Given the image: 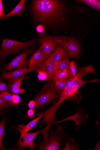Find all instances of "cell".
Segmentation results:
<instances>
[{
  "label": "cell",
  "mask_w": 100,
  "mask_h": 150,
  "mask_svg": "<svg viewBox=\"0 0 100 150\" xmlns=\"http://www.w3.org/2000/svg\"><path fill=\"white\" fill-rule=\"evenodd\" d=\"M78 73L74 78L66 81V88L60 95L57 101L44 112L41 123L46 124V127H50L52 123L56 122L55 116L59 107L67 99H71L74 97L80 87L85 84L98 83L100 81V80L97 79L89 81L86 79L84 80L82 79L83 76L86 75L89 72L96 73V70L92 65L80 68L78 69Z\"/></svg>",
  "instance_id": "obj_1"
},
{
  "label": "cell",
  "mask_w": 100,
  "mask_h": 150,
  "mask_svg": "<svg viewBox=\"0 0 100 150\" xmlns=\"http://www.w3.org/2000/svg\"><path fill=\"white\" fill-rule=\"evenodd\" d=\"M32 9L37 18L49 23L62 17L64 6L61 2L57 0H36L33 1Z\"/></svg>",
  "instance_id": "obj_2"
},
{
  "label": "cell",
  "mask_w": 100,
  "mask_h": 150,
  "mask_svg": "<svg viewBox=\"0 0 100 150\" xmlns=\"http://www.w3.org/2000/svg\"><path fill=\"white\" fill-rule=\"evenodd\" d=\"M1 47L0 49V64L2 65L7 57L9 54L19 53L22 50H25L31 47L33 40L21 42L13 39H2Z\"/></svg>",
  "instance_id": "obj_3"
},
{
  "label": "cell",
  "mask_w": 100,
  "mask_h": 150,
  "mask_svg": "<svg viewBox=\"0 0 100 150\" xmlns=\"http://www.w3.org/2000/svg\"><path fill=\"white\" fill-rule=\"evenodd\" d=\"M60 94L55 90L53 83L48 82L43 87L33 100L35 102V110L46 104L50 101L59 97Z\"/></svg>",
  "instance_id": "obj_4"
},
{
  "label": "cell",
  "mask_w": 100,
  "mask_h": 150,
  "mask_svg": "<svg viewBox=\"0 0 100 150\" xmlns=\"http://www.w3.org/2000/svg\"><path fill=\"white\" fill-rule=\"evenodd\" d=\"M64 134L62 126H58L55 131L50 130V134L47 140L40 144L39 150H60L61 143L64 138Z\"/></svg>",
  "instance_id": "obj_5"
},
{
  "label": "cell",
  "mask_w": 100,
  "mask_h": 150,
  "mask_svg": "<svg viewBox=\"0 0 100 150\" xmlns=\"http://www.w3.org/2000/svg\"><path fill=\"white\" fill-rule=\"evenodd\" d=\"M54 39L57 43L65 50L70 58L79 57L81 48L79 43L76 39L63 36L55 37Z\"/></svg>",
  "instance_id": "obj_6"
},
{
  "label": "cell",
  "mask_w": 100,
  "mask_h": 150,
  "mask_svg": "<svg viewBox=\"0 0 100 150\" xmlns=\"http://www.w3.org/2000/svg\"><path fill=\"white\" fill-rule=\"evenodd\" d=\"M32 52L31 49L25 50L24 52L13 59L9 63L5 65L1 70V72L27 68L30 59H27V56L29 55Z\"/></svg>",
  "instance_id": "obj_7"
},
{
  "label": "cell",
  "mask_w": 100,
  "mask_h": 150,
  "mask_svg": "<svg viewBox=\"0 0 100 150\" xmlns=\"http://www.w3.org/2000/svg\"><path fill=\"white\" fill-rule=\"evenodd\" d=\"M35 71V66L16 69L11 71H5L3 74L0 75V77L4 80L9 81L18 79L24 77L28 73Z\"/></svg>",
  "instance_id": "obj_8"
},
{
  "label": "cell",
  "mask_w": 100,
  "mask_h": 150,
  "mask_svg": "<svg viewBox=\"0 0 100 150\" xmlns=\"http://www.w3.org/2000/svg\"><path fill=\"white\" fill-rule=\"evenodd\" d=\"M38 42L40 45L39 49L47 55L50 54L56 46L57 43L54 37L47 35L40 37Z\"/></svg>",
  "instance_id": "obj_9"
},
{
  "label": "cell",
  "mask_w": 100,
  "mask_h": 150,
  "mask_svg": "<svg viewBox=\"0 0 100 150\" xmlns=\"http://www.w3.org/2000/svg\"><path fill=\"white\" fill-rule=\"evenodd\" d=\"M44 130L42 129L37 132L27 133L23 136L22 140L17 141L18 145L21 149H23L26 146H28L30 150L35 149L37 146V145L33 143V141L36 136L38 134L42 132Z\"/></svg>",
  "instance_id": "obj_10"
},
{
  "label": "cell",
  "mask_w": 100,
  "mask_h": 150,
  "mask_svg": "<svg viewBox=\"0 0 100 150\" xmlns=\"http://www.w3.org/2000/svg\"><path fill=\"white\" fill-rule=\"evenodd\" d=\"M37 66V72L40 70L46 72L48 75V82H51L52 77L55 69V64L50 58H48L42 64Z\"/></svg>",
  "instance_id": "obj_11"
},
{
  "label": "cell",
  "mask_w": 100,
  "mask_h": 150,
  "mask_svg": "<svg viewBox=\"0 0 100 150\" xmlns=\"http://www.w3.org/2000/svg\"><path fill=\"white\" fill-rule=\"evenodd\" d=\"M41 113V114H39L37 117L30 122L26 125L22 124L18 125L17 127H14L21 134L19 139L17 141H21L25 134L35 126L44 114V112Z\"/></svg>",
  "instance_id": "obj_12"
},
{
  "label": "cell",
  "mask_w": 100,
  "mask_h": 150,
  "mask_svg": "<svg viewBox=\"0 0 100 150\" xmlns=\"http://www.w3.org/2000/svg\"><path fill=\"white\" fill-rule=\"evenodd\" d=\"M48 57L51 58L54 63L60 62L65 59L70 58L65 50L60 45L57 46L49 54Z\"/></svg>",
  "instance_id": "obj_13"
},
{
  "label": "cell",
  "mask_w": 100,
  "mask_h": 150,
  "mask_svg": "<svg viewBox=\"0 0 100 150\" xmlns=\"http://www.w3.org/2000/svg\"><path fill=\"white\" fill-rule=\"evenodd\" d=\"M26 77H24L18 79L8 81V91L12 94L23 93L26 91L24 88H20L22 81Z\"/></svg>",
  "instance_id": "obj_14"
},
{
  "label": "cell",
  "mask_w": 100,
  "mask_h": 150,
  "mask_svg": "<svg viewBox=\"0 0 100 150\" xmlns=\"http://www.w3.org/2000/svg\"><path fill=\"white\" fill-rule=\"evenodd\" d=\"M49 55H47L40 50L36 51L30 59L28 67H33L43 63L48 58Z\"/></svg>",
  "instance_id": "obj_15"
},
{
  "label": "cell",
  "mask_w": 100,
  "mask_h": 150,
  "mask_svg": "<svg viewBox=\"0 0 100 150\" xmlns=\"http://www.w3.org/2000/svg\"><path fill=\"white\" fill-rule=\"evenodd\" d=\"M25 0H22L18 4L10 13L4 15L2 19H7L9 18L14 16H18L22 17L23 13L25 10Z\"/></svg>",
  "instance_id": "obj_16"
},
{
  "label": "cell",
  "mask_w": 100,
  "mask_h": 150,
  "mask_svg": "<svg viewBox=\"0 0 100 150\" xmlns=\"http://www.w3.org/2000/svg\"><path fill=\"white\" fill-rule=\"evenodd\" d=\"M71 78H72V76L69 67L67 69L59 71L53 78L52 82L54 83L58 81H66Z\"/></svg>",
  "instance_id": "obj_17"
},
{
  "label": "cell",
  "mask_w": 100,
  "mask_h": 150,
  "mask_svg": "<svg viewBox=\"0 0 100 150\" xmlns=\"http://www.w3.org/2000/svg\"><path fill=\"white\" fill-rule=\"evenodd\" d=\"M55 63V69L52 76V80L54 76L59 71L69 69L70 62L68 59H65L60 62Z\"/></svg>",
  "instance_id": "obj_18"
},
{
  "label": "cell",
  "mask_w": 100,
  "mask_h": 150,
  "mask_svg": "<svg viewBox=\"0 0 100 150\" xmlns=\"http://www.w3.org/2000/svg\"><path fill=\"white\" fill-rule=\"evenodd\" d=\"M79 2L83 3L87 6L96 10H100V1L97 0H81L78 1Z\"/></svg>",
  "instance_id": "obj_19"
},
{
  "label": "cell",
  "mask_w": 100,
  "mask_h": 150,
  "mask_svg": "<svg viewBox=\"0 0 100 150\" xmlns=\"http://www.w3.org/2000/svg\"><path fill=\"white\" fill-rule=\"evenodd\" d=\"M6 119H3L0 122V149L1 150H6L4 146L2 140L5 134V127L6 124Z\"/></svg>",
  "instance_id": "obj_20"
},
{
  "label": "cell",
  "mask_w": 100,
  "mask_h": 150,
  "mask_svg": "<svg viewBox=\"0 0 100 150\" xmlns=\"http://www.w3.org/2000/svg\"><path fill=\"white\" fill-rule=\"evenodd\" d=\"M54 83V88L57 93L60 94L63 91L66 87V81H57Z\"/></svg>",
  "instance_id": "obj_21"
},
{
  "label": "cell",
  "mask_w": 100,
  "mask_h": 150,
  "mask_svg": "<svg viewBox=\"0 0 100 150\" xmlns=\"http://www.w3.org/2000/svg\"><path fill=\"white\" fill-rule=\"evenodd\" d=\"M13 95V94L7 91L0 95V97L6 101L9 106L12 107L14 105L12 102Z\"/></svg>",
  "instance_id": "obj_22"
},
{
  "label": "cell",
  "mask_w": 100,
  "mask_h": 150,
  "mask_svg": "<svg viewBox=\"0 0 100 150\" xmlns=\"http://www.w3.org/2000/svg\"><path fill=\"white\" fill-rule=\"evenodd\" d=\"M8 84L5 81L0 77V95L8 91Z\"/></svg>",
  "instance_id": "obj_23"
},
{
  "label": "cell",
  "mask_w": 100,
  "mask_h": 150,
  "mask_svg": "<svg viewBox=\"0 0 100 150\" xmlns=\"http://www.w3.org/2000/svg\"><path fill=\"white\" fill-rule=\"evenodd\" d=\"M69 68L72 75V78H74L76 75L77 67L74 62H71L69 64Z\"/></svg>",
  "instance_id": "obj_24"
},
{
  "label": "cell",
  "mask_w": 100,
  "mask_h": 150,
  "mask_svg": "<svg viewBox=\"0 0 100 150\" xmlns=\"http://www.w3.org/2000/svg\"><path fill=\"white\" fill-rule=\"evenodd\" d=\"M37 72L38 73L37 76L39 80L43 81L47 80L48 75L46 72L40 70L38 71Z\"/></svg>",
  "instance_id": "obj_25"
},
{
  "label": "cell",
  "mask_w": 100,
  "mask_h": 150,
  "mask_svg": "<svg viewBox=\"0 0 100 150\" xmlns=\"http://www.w3.org/2000/svg\"><path fill=\"white\" fill-rule=\"evenodd\" d=\"M9 107L6 101L0 97V111L5 109H8Z\"/></svg>",
  "instance_id": "obj_26"
},
{
  "label": "cell",
  "mask_w": 100,
  "mask_h": 150,
  "mask_svg": "<svg viewBox=\"0 0 100 150\" xmlns=\"http://www.w3.org/2000/svg\"><path fill=\"white\" fill-rule=\"evenodd\" d=\"M21 101V98L19 95L17 94H13L12 97V102L14 105L18 104Z\"/></svg>",
  "instance_id": "obj_27"
},
{
  "label": "cell",
  "mask_w": 100,
  "mask_h": 150,
  "mask_svg": "<svg viewBox=\"0 0 100 150\" xmlns=\"http://www.w3.org/2000/svg\"><path fill=\"white\" fill-rule=\"evenodd\" d=\"M4 15V13L3 11V4L2 1L0 0V21L2 19Z\"/></svg>",
  "instance_id": "obj_28"
},
{
  "label": "cell",
  "mask_w": 100,
  "mask_h": 150,
  "mask_svg": "<svg viewBox=\"0 0 100 150\" xmlns=\"http://www.w3.org/2000/svg\"><path fill=\"white\" fill-rule=\"evenodd\" d=\"M35 111L34 109H30L28 110L27 112V114L28 117H29L27 118H30L33 116L35 114Z\"/></svg>",
  "instance_id": "obj_29"
},
{
  "label": "cell",
  "mask_w": 100,
  "mask_h": 150,
  "mask_svg": "<svg viewBox=\"0 0 100 150\" xmlns=\"http://www.w3.org/2000/svg\"><path fill=\"white\" fill-rule=\"evenodd\" d=\"M35 102L34 100L30 101L28 104V107L30 109H34L35 106Z\"/></svg>",
  "instance_id": "obj_30"
},
{
  "label": "cell",
  "mask_w": 100,
  "mask_h": 150,
  "mask_svg": "<svg viewBox=\"0 0 100 150\" xmlns=\"http://www.w3.org/2000/svg\"><path fill=\"white\" fill-rule=\"evenodd\" d=\"M44 27L42 25H39L37 27L36 30L39 33H41L44 30Z\"/></svg>",
  "instance_id": "obj_31"
},
{
  "label": "cell",
  "mask_w": 100,
  "mask_h": 150,
  "mask_svg": "<svg viewBox=\"0 0 100 150\" xmlns=\"http://www.w3.org/2000/svg\"><path fill=\"white\" fill-rule=\"evenodd\" d=\"M3 110H4L0 111V116L3 115Z\"/></svg>",
  "instance_id": "obj_32"
},
{
  "label": "cell",
  "mask_w": 100,
  "mask_h": 150,
  "mask_svg": "<svg viewBox=\"0 0 100 150\" xmlns=\"http://www.w3.org/2000/svg\"><path fill=\"white\" fill-rule=\"evenodd\" d=\"M1 68H0V74H1Z\"/></svg>",
  "instance_id": "obj_33"
},
{
  "label": "cell",
  "mask_w": 100,
  "mask_h": 150,
  "mask_svg": "<svg viewBox=\"0 0 100 150\" xmlns=\"http://www.w3.org/2000/svg\"><path fill=\"white\" fill-rule=\"evenodd\" d=\"M1 39H0V42H1Z\"/></svg>",
  "instance_id": "obj_34"
}]
</instances>
